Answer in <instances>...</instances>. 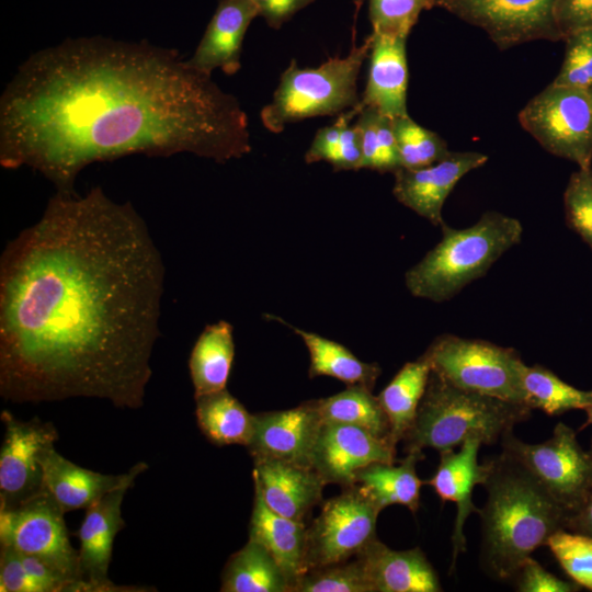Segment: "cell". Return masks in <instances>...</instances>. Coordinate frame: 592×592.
Masks as SVG:
<instances>
[{
  "label": "cell",
  "mask_w": 592,
  "mask_h": 592,
  "mask_svg": "<svg viewBox=\"0 0 592 592\" xmlns=\"http://www.w3.org/2000/svg\"><path fill=\"white\" fill-rule=\"evenodd\" d=\"M539 145L579 168L592 162V104L587 89L551 82L519 113Z\"/></svg>",
  "instance_id": "obj_9"
},
{
  "label": "cell",
  "mask_w": 592,
  "mask_h": 592,
  "mask_svg": "<svg viewBox=\"0 0 592 592\" xmlns=\"http://www.w3.org/2000/svg\"><path fill=\"white\" fill-rule=\"evenodd\" d=\"M1 421L0 508L9 509L41 490L39 456L58 440V431L52 422L37 417L22 421L9 410L1 412Z\"/></svg>",
  "instance_id": "obj_13"
},
{
  "label": "cell",
  "mask_w": 592,
  "mask_h": 592,
  "mask_svg": "<svg viewBox=\"0 0 592 592\" xmlns=\"http://www.w3.org/2000/svg\"><path fill=\"white\" fill-rule=\"evenodd\" d=\"M487 462L479 562L491 579L511 581L526 558L565 528L568 514L511 456L501 452Z\"/></svg>",
  "instance_id": "obj_3"
},
{
  "label": "cell",
  "mask_w": 592,
  "mask_h": 592,
  "mask_svg": "<svg viewBox=\"0 0 592 592\" xmlns=\"http://www.w3.org/2000/svg\"><path fill=\"white\" fill-rule=\"evenodd\" d=\"M565 58L553 82L581 89L592 87V29L566 36Z\"/></svg>",
  "instance_id": "obj_39"
},
{
  "label": "cell",
  "mask_w": 592,
  "mask_h": 592,
  "mask_svg": "<svg viewBox=\"0 0 592 592\" xmlns=\"http://www.w3.org/2000/svg\"><path fill=\"white\" fill-rule=\"evenodd\" d=\"M254 488L274 512L304 521L322 498L326 482L312 467L282 460H254Z\"/></svg>",
  "instance_id": "obj_21"
},
{
  "label": "cell",
  "mask_w": 592,
  "mask_h": 592,
  "mask_svg": "<svg viewBox=\"0 0 592 592\" xmlns=\"http://www.w3.org/2000/svg\"><path fill=\"white\" fill-rule=\"evenodd\" d=\"M482 445L477 437L467 439L456 452L454 448L440 453V464L434 475L423 481L431 486L442 502L452 501L456 504V516L452 534V563L449 572L456 569V560L460 553L466 551L464 527L471 513L479 509L473 502V490L476 485H482L489 471L487 459L478 463V452Z\"/></svg>",
  "instance_id": "obj_18"
},
{
  "label": "cell",
  "mask_w": 592,
  "mask_h": 592,
  "mask_svg": "<svg viewBox=\"0 0 592 592\" xmlns=\"http://www.w3.org/2000/svg\"><path fill=\"white\" fill-rule=\"evenodd\" d=\"M250 151L237 98L145 41L67 38L25 59L0 98V164L64 193L98 161L185 152L223 163Z\"/></svg>",
  "instance_id": "obj_2"
},
{
  "label": "cell",
  "mask_w": 592,
  "mask_h": 592,
  "mask_svg": "<svg viewBox=\"0 0 592 592\" xmlns=\"http://www.w3.org/2000/svg\"><path fill=\"white\" fill-rule=\"evenodd\" d=\"M369 68L361 107H372L391 119L409 115L407 112L408 37L372 32Z\"/></svg>",
  "instance_id": "obj_22"
},
{
  "label": "cell",
  "mask_w": 592,
  "mask_h": 592,
  "mask_svg": "<svg viewBox=\"0 0 592 592\" xmlns=\"http://www.w3.org/2000/svg\"><path fill=\"white\" fill-rule=\"evenodd\" d=\"M164 264L134 206L100 186L56 193L0 261V395L144 405Z\"/></svg>",
  "instance_id": "obj_1"
},
{
  "label": "cell",
  "mask_w": 592,
  "mask_h": 592,
  "mask_svg": "<svg viewBox=\"0 0 592 592\" xmlns=\"http://www.w3.org/2000/svg\"><path fill=\"white\" fill-rule=\"evenodd\" d=\"M379 512L358 485L343 488L340 496L327 500L307 530V571L357 556L377 538Z\"/></svg>",
  "instance_id": "obj_10"
},
{
  "label": "cell",
  "mask_w": 592,
  "mask_h": 592,
  "mask_svg": "<svg viewBox=\"0 0 592 592\" xmlns=\"http://www.w3.org/2000/svg\"><path fill=\"white\" fill-rule=\"evenodd\" d=\"M317 405L323 422L355 425L395 443L388 418L377 396L366 387L348 386L341 392L317 399Z\"/></svg>",
  "instance_id": "obj_31"
},
{
  "label": "cell",
  "mask_w": 592,
  "mask_h": 592,
  "mask_svg": "<svg viewBox=\"0 0 592 592\" xmlns=\"http://www.w3.org/2000/svg\"><path fill=\"white\" fill-rule=\"evenodd\" d=\"M583 410L585 411V414H587V421L581 425V428L579 429L580 431L587 428L588 425L592 424V402L588 407H585ZM590 449L592 451V443H591Z\"/></svg>",
  "instance_id": "obj_46"
},
{
  "label": "cell",
  "mask_w": 592,
  "mask_h": 592,
  "mask_svg": "<svg viewBox=\"0 0 592 592\" xmlns=\"http://www.w3.org/2000/svg\"><path fill=\"white\" fill-rule=\"evenodd\" d=\"M133 482L125 483L86 509L84 519L78 531L80 540L79 568L82 580L77 592L146 591L138 587H119L109 579L113 543L117 533L125 527L122 503Z\"/></svg>",
  "instance_id": "obj_14"
},
{
  "label": "cell",
  "mask_w": 592,
  "mask_h": 592,
  "mask_svg": "<svg viewBox=\"0 0 592 592\" xmlns=\"http://www.w3.org/2000/svg\"><path fill=\"white\" fill-rule=\"evenodd\" d=\"M234 357L232 326L225 320L206 326L189 358L195 398L226 389Z\"/></svg>",
  "instance_id": "obj_27"
},
{
  "label": "cell",
  "mask_w": 592,
  "mask_h": 592,
  "mask_svg": "<svg viewBox=\"0 0 592 592\" xmlns=\"http://www.w3.org/2000/svg\"><path fill=\"white\" fill-rule=\"evenodd\" d=\"M64 515L42 489L13 508H0V546L36 556L78 584L82 580L79 555L71 546Z\"/></svg>",
  "instance_id": "obj_11"
},
{
  "label": "cell",
  "mask_w": 592,
  "mask_h": 592,
  "mask_svg": "<svg viewBox=\"0 0 592 592\" xmlns=\"http://www.w3.org/2000/svg\"><path fill=\"white\" fill-rule=\"evenodd\" d=\"M258 15L259 9L252 0H220L201 42L186 59L189 65L209 76L215 69L228 76L237 73L244 34Z\"/></svg>",
  "instance_id": "obj_20"
},
{
  "label": "cell",
  "mask_w": 592,
  "mask_h": 592,
  "mask_svg": "<svg viewBox=\"0 0 592 592\" xmlns=\"http://www.w3.org/2000/svg\"><path fill=\"white\" fill-rule=\"evenodd\" d=\"M557 0H443L441 8L482 29L499 49L527 42L563 41L558 29Z\"/></svg>",
  "instance_id": "obj_12"
},
{
  "label": "cell",
  "mask_w": 592,
  "mask_h": 592,
  "mask_svg": "<svg viewBox=\"0 0 592 592\" xmlns=\"http://www.w3.org/2000/svg\"><path fill=\"white\" fill-rule=\"evenodd\" d=\"M441 227V241L405 275L406 286L414 297L436 303L451 299L483 276L523 235L519 219L493 210L464 229L445 223Z\"/></svg>",
  "instance_id": "obj_5"
},
{
  "label": "cell",
  "mask_w": 592,
  "mask_h": 592,
  "mask_svg": "<svg viewBox=\"0 0 592 592\" xmlns=\"http://www.w3.org/2000/svg\"><path fill=\"white\" fill-rule=\"evenodd\" d=\"M443 0H369L373 32L408 37L422 11L440 7Z\"/></svg>",
  "instance_id": "obj_37"
},
{
  "label": "cell",
  "mask_w": 592,
  "mask_h": 592,
  "mask_svg": "<svg viewBox=\"0 0 592 592\" xmlns=\"http://www.w3.org/2000/svg\"><path fill=\"white\" fill-rule=\"evenodd\" d=\"M588 92H589V94H590L591 104H592V87H590V88L588 89Z\"/></svg>",
  "instance_id": "obj_47"
},
{
  "label": "cell",
  "mask_w": 592,
  "mask_h": 592,
  "mask_svg": "<svg viewBox=\"0 0 592 592\" xmlns=\"http://www.w3.org/2000/svg\"><path fill=\"white\" fill-rule=\"evenodd\" d=\"M424 458L421 451L408 452L395 463H373L355 475V485L371 498L382 511L391 504L407 506L415 513L420 506V489L423 481L418 477L415 465Z\"/></svg>",
  "instance_id": "obj_25"
},
{
  "label": "cell",
  "mask_w": 592,
  "mask_h": 592,
  "mask_svg": "<svg viewBox=\"0 0 592 592\" xmlns=\"http://www.w3.org/2000/svg\"><path fill=\"white\" fill-rule=\"evenodd\" d=\"M401 168L419 169L434 164L449 155L445 140L415 123L409 115L392 119Z\"/></svg>",
  "instance_id": "obj_34"
},
{
  "label": "cell",
  "mask_w": 592,
  "mask_h": 592,
  "mask_svg": "<svg viewBox=\"0 0 592 592\" xmlns=\"http://www.w3.org/2000/svg\"><path fill=\"white\" fill-rule=\"evenodd\" d=\"M566 219L592 248V168H579L571 174L563 195Z\"/></svg>",
  "instance_id": "obj_38"
},
{
  "label": "cell",
  "mask_w": 592,
  "mask_h": 592,
  "mask_svg": "<svg viewBox=\"0 0 592 592\" xmlns=\"http://www.w3.org/2000/svg\"><path fill=\"white\" fill-rule=\"evenodd\" d=\"M42 468L41 489L67 513L87 509L107 492L136 478L148 465L135 464L127 473L106 475L93 471L68 460L55 449V444L46 447L39 456Z\"/></svg>",
  "instance_id": "obj_19"
},
{
  "label": "cell",
  "mask_w": 592,
  "mask_h": 592,
  "mask_svg": "<svg viewBox=\"0 0 592 592\" xmlns=\"http://www.w3.org/2000/svg\"><path fill=\"white\" fill-rule=\"evenodd\" d=\"M423 355L431 371L453 386L525 405L520 375L523 361L514 349L445 333Z\"/></svg>",
  "instance_id": "obj_7"
},
{
  "label": "cell",
  "mask_w": 592,
  "mask_h": 592,
  "mask_svg": "<svg viewBox=\"0 0 592 592\" xmlns=\"http://www.w3.org/2000/svg\"><path fill=\"white\" fill-rule=\"evenodd\" d=\"M267 319L278 321L298 334L310 356L309 377L329 376L346 386H362L373 390L382 369L376 363H366L356 357L344 345L318 333L294 327L280 317L266 315Z\"/></svg>",
  "instance_id": "obj_26"
},
{
  "label": "cell",
  "mask_w": 592,
  "mask_h": 592,
  "mask_svg": "<svg viewBox=\"0 0 592 592\" xmlns=\"http://www.w3.org/2000/svg\"><path fill=\"white\" fill-rule=\"evenodd\" d=\"M258 9L259 15L263 16L266 23L273 29H280L297 11L315 0H252Z\"/></svg>",
  "instance_id": "obj_44"
},
{
  "label": "cell",
  "mask_w": 592,
  "mask_h": 592,
  "mask_svg": "<svg viewBox=\"0 0 592 592\" xmlns=\"http://www.w3.org/2000/svg\"><path fill=\"white\" fill-rule=\"evenodd\" d=\"M430 374L431 365L422 354L415 361L406 363L377 396L396 444L413 425Z\"/></svg>",
  "instance_id": "obj_30"
},
{
  "label": "cell",
  "mask_w": 592,
  "mask_h": 592,
  "mask_svg": "<svg viewBox=\"0 0 592 592\" xmlns=\"http://www.w3.org/2000/svg\"><path fill=\"white\" fill-rule=\"evenodd\" d=\"M373 592H441L440 577L420 547L394 550L375 538L357 556Z\"/></svg>",
  "instance_id": "obj_23"
},
{
  "label": "cell",
  "mask_w": 592,
  "mask_h": 592,
  "mask_svg": "<svg viewBox=\"0 0 592 592\" xmlns=\"http://www.w3.org/2000/svg\"><path fill=\"white\" fill-rule=\"evenodd\" d=\"M488 156L475 152H449L443 160L419 169L400 168L396 172L392 194L434 226L444 224L442 208L457 182L468 172L483 166Z\"/></svg>",
  "instance_id": "obj_17"
},
{
  "label": "cell",
  "mask_w": 592,
  "mask_h": 592,
  "mask_svg": "<svg viewBox=\"0 0 592 592\" xmlns=\"http://www.w3.org/2000/svg\"><path fill=\"white\" fill-rule=\"evenodd\" d=\"M555 18L563 36L592 29V0H557Z\"/></svg>",
  "instance_id": "obj_43"
},
{
  "label": "cell",
  "mask_w": 592,
  "mask_h": 592,
  "mask_svg": "<svg viewBox=\"0 0 592 592\" xmlns=\"http://www.w3.org/2000/svg\"><path fill=\"white\" fill-rule=\"evenodd\" d=\"M373 463H396V444L355 425L322 423L311 467L326 485L351 487L356 473Z\"/></svg>",
  "instance_id": "obj_15"
},
{
  "label": "cell",
  "mask_w": 592,
  "mask_h": 592,
  "mask_svg": "<svg viewBox=\"0 0 592 592\" xmlns=\"http://www.w3.org/2000/svg\"><path fill=\"white\" fill-rule=\"evenodd\" d=\"M546 546L572 581L592 591V537L561 528Z\"/></svg>",
  "instance_id": "obj_36"
},
{
  "label": "cell",
  "mask_w": 592,
  "mask_h": 592,
  "mask_svg": "<svg viewBox=\"0 0 592 592\" xmlns=\"http://www.w3.org/2000/svg\"><path fill=\"white\" fill-rule=\"evenodd\" d=\"M292 592H373L361 561L341 562L308 570Z\"/></svg>",
  "instance_id": "obj_35"
},
{
  "label": "cell",
  "mask_w": 592,
  "mask_h": 592,
  "mask_svg": "<svg viewBox=\"0 0 592 592\" xmlns=\"http://www.w3.org/2000/svg\"><path fill=\"white\" fill-rule=\"evenodd\" d=\"M322 423L317 400L287 410L255 413L254 432L247 448L253 460L273 459L311 467Z\"/></svg>",
  "instance_id": "obj_16"
},
{
  "label": "cell",
  "mask_w": 592,
  "mask_h": 592,
  "mask_svg": "<svg viewBox=\"0 0 592 592\" xmlns=\"http://www.w3.org/2000/svg\"><path fill=\"white\" fill-rule=\"evenodd\" d=\"M361 106L339 114L333 124L320 128L305 153V161L314 163L325 161L333 167L334 171H339L341 161L342 132L346 124L351 122L361 111Z\"/></svg>",
  "instance_id": "obj_40"
},
{
  "label": "cell",
  "mask_w": 592,
  "mask_h": 592,
  "mask_svg": "<svg viewBox=\"0 0 592 592\" xmlns=\"http://www.w3.org/2000/svg\"><path fill=\"white\" fill-rule=\"evenodd\" d=\"M355 125L362 135V169L380 173L401 168L392 119L372 107H362Z\"/></svg>",
  "instance_id": "obj_33"
},
{
  "label": "cell",
  "mask_w": 592,
  "mask_h": 592,
  "mask_svg": "<svg viewBox=\"0 0 592 592\" xmlns=\"http://www.w3.org/2000/svg\"><path fill=\"white\" fill-rule=\"evenodd\" d=\"M200 430L216 446H248L254 432V414L227 389L195 398Z\"/></svg>",
  "instance_id": "obj_28"
},
{
  "label": "cell",
  "mask_w": 592,
  "mask_h": 592,
  "mask_svg": "<svg viewBox=\"0 0 592 592\" xmlns=\"http://www.w3.org/2000/svg\"><path fill=\"white\" fill-rule=\"evenodd\" d=\"M223 592H291V584L272 555L258 542L247 544L228 559Z\"/></svg>",
  "instance_id": "obj_29"
},
{
  "label": "cell",
  "mask_w": 592,
  "mask_h": 592,
  "mask_svg": "<svg viewBox=\"0 0 592 592\" xmlns=\"http://www.w3.org/2000/svg\"><path fill=\"white\" fill-rule=\"evenodd\" d=\"M511 582L520 592H576L581 588L572 580H561L548 572L532 556L524 560Z\"/></svg>",
  "instance_id": "obj_41"
},
{
  "label": "cell",
  "mask_w": 592,
  "mask_h": 592,
  "mask_svg": "<svg viewBox=\"0 0 592 592\" xmlns=\"http://www.w3.org/2000/svg\"><path fill=\"white\" fill-rule=\"evenodd\" d=\"M525 405L548 415H560L569 410L584 409L592 402V390H580L560 379L542 365L520 367Z\"/></svg>",
  "instance_id": "obj_32"
},
{
  "label": "cell",
  "mask_w": 592,
  "mask_h": 592,
  "mask_svg": "<svg viewBox=\"0 0 592 592\" xmlns=\"http://www.w3.org/2000/svg\"><path fill=\"white\" fill-rule=\"evenodd\" d=\"M565 528L592 537V490L582 505L567 516Z\"/></svg>",
  "instance_id": "obj_45"
},
{
  "label": "cell",
  "mask_w": 592,
  "mask_h": 592,
  "mask_svg": "<svg viewBox=\"0 0 592 592\" xmlns=\"http://www.w3.org/2000/svg\"><path fill=\"white\" fill-rule=\"evenodd\" d=\"M502 452L523 465L567 512H576L592 490V451H584L576 432L557 423L545 442L530 444L509 432L500 441Z\"/></svg>",
  "instance_id": "obj_8"
},
{
  "label": "cell",
  "mask_w": 592,
  "mask_h": 592,
  "mask_svg": "<svg viewBox=\"0 0 592 592\" xmlns=\"http://www.w3.org/2000/svg\"><path fill=\"white\" fill-rule=\"evenodd\" d=\"M307 530L304 521L272 511L254 488L249 538L261 544L275 559L292 588L306 569Z\"/></svg>",
  "instance_id": "obj_24"
},
{
  "label": "cell",
  "mask_w": 592,
  "mask_h": 592,
  "mask_svg": "<svg viewBox=\"0 0 592 592\" xmlns=\"http://www.w3.org/2000/svg\"><path fill=\"white\" fill-rule=\"evenodd\" d=\"M0 591L39 592L36 583L25 571L20 554L2 546H0Z\"/></svg>",
  "instance_id": "obj_42"
},
{
  "label": "cell",
  "mask_w": 592,
  "mask_h": 592,
  "mask_svg": "<svg viewBox=\"0 0 592 592\" xmlns=\"http://www.w3.org/2000/svg\"><path fill=\"white\" fill-rule=\"evenodd\" d=\"M531 411L525 405L460 389L431 371L413 425L402 440L405 449L442 452L469 437L492 445L526 421Z\"/></svg>",
  "instance_id": "obj_4"
},
{
  "label": "cell",
  "mask_w": 592,
  "mask_h": 592,
  "mask_svg": "<svg viewBox=\"0 0 592 592\" xmlns=\"http://www.w3.org/2000/svg\"><path fill=\"white\" fill-rule=\"evenodd\" d=\"M371 46L368 35L345 57L328 58L317 68H299L293 59L281 75L272 101L261 110L263 126L281 133L289 123L341 114L358 106L357 78Z\"/></svg>",
  "instance_id": "obj_6"
}]
</instances>
